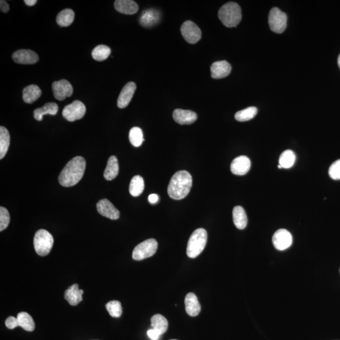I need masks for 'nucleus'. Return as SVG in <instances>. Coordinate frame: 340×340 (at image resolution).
<instances>
[{"label": "nucleus", "instance_id": "nucleus-1", "mask_svg": "<svg viewBox=\"0 0 340 340\" xmlns=\"http://www.w3.org/2000/svg\"><path fill=\"white\" fill-rule=\"evenodd\" d=\"M86 168V161L83 157L76 156L71 159L59 177V182L62 186L73 187L80 181Z\"/></svg>", "mask_w": 340, "mask_h": 340}, {"label": "nucleus", "instance_id": "nucleus-2", "mask_svg": "<svg viewBox=\"0 0 340 340\" xmlns=\"http://www.w3.org/2000/svg\"><path fill=\"white\" fill-rule=\"evenodd\" d=\"M192 185V177L189 172L182 170L176 173L170 180L168 187L169 197L182 200L189 195Z\"/></svg>", "mask_w": 340, "mask_h": 340}, {"label": "nucleus", "instance_id": "nucleus-3", "mask_svg": "<svg viewBox=\"0 0 340 340\" xmlns=\"http://www.w3.org/2000/svg\"><path fill=\"white\" fill-rule=\"evenodd\" d=\"M218 16L226 27H236L242 19L241 8L236 3H227L219 10Z\"/></svg>", "mask_w": 340, "mask_h": 340}, {"label": "nucleus", "instance_id": "nucleus-4", "mask_svg": "<svg viewBox=\"0 0 340 340\" xmlns=\"http://www.w3.org/2000/svg\"><path fill=\"white\" fill-rule=\"evenodd\" d=\"M207 241V231L202 228L196 229L192 234L188 242L187 248L188 257L191 259L198 257L205 248Z\"/></svg>", "mask_w": 340, "mask_h": 340}, {"label": "nucleus", "instance_id": "nucleus-5", "mask_svg": "<svg viewBox=\"0 0 340 340\" xmlns=\"http://www.w3.org/2000/svg\"><path fill=\"white\" fill-rule=\"evenodd\" d=\"M54 244L52 235L45 229H40L36 232L33 245L36 253L41 257H45L50 253Z\"/></svg>", "mask_w": 340, "mask_h": 340}, {"label": "nucleus", "instance_id": "nucleus-6", "mask_svg": "<svg viewBox=\"0 0 340 340\" xmlns=\"http://www.w3.org/2000/svg\"><path fill=\"white\" fill-rule=\"evenodd\" d=\"M158 248V242L154 239H149L139 244L134 249L133 259L137 261L153 256Z\"/></svg>", "mask_w": 340, "mask_h": 340}, {"label": "nucleus", "instance_id": "nucleus-7", "mask_svg": "<svg viewBox=\"0 0 340 340\" xmlns=\"http://www.w3.org/2000/svg\"><path fill=\"white\" fill-rule=\"evenodd\" d=\"M287 15L278 8H274L270 10L269 23L273 32L277 33H282L287 27Z\"/></svg>", "mask_w": 340, "mask_h": 340}, {"label": "nucleus", "instance_id": "nucleus-8", "mask_svg": "<svg viewBox=\"0 0 340 340\" xmlns=\"http://www.w3.org/2000/svg\"><path fill=\"white\" fill-rule=\"evenodd\" d=\"M86 113V107L79 100H75L71 104L67 105L63 110V116L69 122L80 120Z\"/></svg>", "mask_w": 340, "mask_h": 340}, {"label": "nucleus", "instance_id": "nucleus-9", "mask_svg": "<svg viewBox=\"0 0 340 340\" xmlns=\"http://www.w3.org/2000/svg\"><path fill=\"white\" fill-rule=\"evenodd\" d=\"M181 32L184 39L192 45L198 42L202 36L200 28L195 23L190 20L183 24L181 27Z\"/></svg>", "mask_w": 340, "mask_h": 340}, {"label": "nucleus", "instance_id": "nucleus-10", "mask_svg": "<svg viewBox=\"0 0 340 340\" xmlns=\"http://www.w3.org/2000/svg\"><path fill=\"white\" fill-rule=\"evenodd\" d=\"M273 244L275 248L279 251L285 250L292 245V236L289 231L284 229L277 230L273 236Z\"/></svg>", "mask_w": 340, "mask_h": 340}, {"label": "nucleus", "instance_id": "nucleus-11", "mask_svg": "<svg viewBox=\"0 0 340 340\" xmlns=\"http://www.w3.org/2000/svg\"><path fill=\"white\" fill-rule=\"evenodd\" d=\"M54 96L59 101H63L66 97H70L73 94V88L66 79L54 82L52 84Z\"/></svg>", "mask_w": 340, "mask_h": 340}, {"label": "nucleus", "instance_id": "nucleus-12", "mask_svg": "<svg viewBox=\"0 0 340 340\" xmlns=\"http://www.w3.org/2000/svg\"><path fill=\"white\" fill-rule=\"evenodd\" d=\"M12 58L15 63L20 64H34L39 60L37 54L29 50L15 51L13 54Z\"/></svg>", "mask_w": 340, "mask_h": 340}, {"label": "nucleus", "instance_id": "nucleus-13", "mask_svg": "<svg viewBox=\"0 0 340 340\" xmlns=\"http://www.w3.org/2000/svg\"><path fill=\"white\" fill-rule=\"evenodd\" d=\"M97 208L98 212L100 215L110 219V220H117L120 218L119 210L116 208L109 200H100L97 203Z\"/></svg>", "mask_w": 340, "mask_h": 340}, {"label": "nucleus", "instance_id": "nucleus-14", "mask_svg": "<svg viewBox=\"0 0 340 340\" xmlns=\"http://www.w3.org/2000/svg\"><path fill=\"white\" fill-rule=\"evenodd\" d=\"M136 90V84L134 82H129L123 88L117 100V106L120 109H124L132 100Z\"/></svg>", "mask_w": 340, "mask_h": 340}, {"label": "nucleus", "instance_id": "nucleus-15", "mask_svg": "<svg viewBox=\"0 0 340 340\" xmlns=\"http://www.w3.org/2000/svg\"><path fill=\"white\" fill-rule=\"evenodd\" d=\"M251 168V161L246 156H240L233 159L231 164V171L234 175H244Z\"/></svg>", "mask_w": 340, "mask_h": 340}, {"label": "nucleus", "instance_id": "nucleus-16", "mask_svg": "<svg viewBox=\"0 0 340 340\" xmlns=\"http://www.w3.org/2000/svg\"><path fill=\"white\" fill-rule=\"evenodd\" d=\"M173 117L180 125H189L196 121L197 115L191 110L177 109L174 110Z\"/></svg>", "mask_w": 340, "mask_h": 340}, {"label": "nucleus", "instance_id": "nucleus-17", "mask_svg": "<svg viewBox=\"0 0 340 340\" xmlns=\"http://www.w3.org/2000/svg\"><path fill=\"white\" fill-rule=\"evenodd\" d=\"M211 76L214 79L226 78L231 71V64L226 61L215 62L210 67Z\"/></svg>", "mask_w": 340, "mask_h": 340}, {"label": "nucleus", "instance_id": "nucleus-18", "mask_svg": "<svg viewBox=\"0 0 340 340\" xmlns=\"http://www.w3.org/2000/svg\"><path fill=\"white\" fill-rule=\"evenodd\" d=\"M160 20V13L156 9H148L143 12L140 22L142 26L147 28L153 27Z\"/></svg>", "mask_w": 340, "mask_h": 340}, {"label": "nucleus", "instance_id": "nucleus-19", "mask_svg": "<svg viewBox=\"0 0 340 340\" xmlns=\"http://www.w3.org/2000/svg\"><path fill=\"white\" fill-rule=\"evenodd\" d=\"M84 291L79 288L78 284H73L69 287L64 293V299L68 301L69 305L71 306L78 305L83 301V295Z\"/></svg>", "mask_w": 340, "mask_h": 340}, {"label": "nucleus", "instance_id": "nucleus-20", "mask_svg": "<svg viewBox=\"0 0 340 340\" xmlns=\"http://www.w3.org/2000/svg\"><path fill=\"white\" fill-rule=\"evenodd\" d=\"M114 7L117 12L125 15L135 14L139 10L138 4L132 0H117Z\"/></svg>", "mask_w": 340, "mask_h": 340}, {"label": "nucleus", "instance_id": "nucleus-21", "mask_svg": "<svg viewBox=\"0 0 340 340\" xmlns=\"http://www.w3.org/2000/svg\"><path fill=\"white\" fill-rule=\"evenodd\" d=\"M185 310L189 316L195 317L200 313L201 307L197 296L189 293L185 299Z\"/></svg>", "mask_w": 340, "mask_h": 340}, {"label": "nucleus", "instance_id": "nucleus-22", "mask_svg": "<svg viewBox=\"0 0 340 340\" xmlns=\"http://www.w3.org/2000/svg\"><path fill=\"white\" fill-rule=\"evenodd\" d=\"M41 95H42V91L40 88L35 84H30L23 90V100L26 104H33L39 99Z\"/></svg>", "mask_w": 340, "mask_h": 340}, {"label": "nucleus", "instance_id": "nucleus-23", "mask_svg": "<svg viewBox=\"0 0 340 340\" xmlns=\"http://www.w3.org/2000/svg\"><path fill=\"white\" fill-rule=\"evenodd\" d=\"M58 105L56 103H46L42 107L38 108L34 110L33 116L36 120L41 121L42 120L43 117L45 115H55L58 112Z\"/></svg>", "mask_w": 340, "mask_h": 340}, {"label": "nucleus", "instance_id": "nucleus-24", "mask_svg": "<svg viewBox=\"0 0 340 340\" xmlns=\"http://www.w3.org/2000/svg\"><path fill=\"white\" fill-rule=\"evenodd\" d=\"M233 218L234 225L239 229H244L248 224V218L244 208L241 206H236L233 208Z\"/></svg>", "mask_w": 340, "mask_h": 340}, {"label": "nucleus", "instance_id": "nucleus-25", "mask_svg": "<svg viewBox=\"0 0 340 340\" xmlns=\"http://www.w3.org/2000/svg\"><path fill=\"white\" fill-rule=\"evenodd\" d=\"M119 172V166L117 157L110 156L108 159L106 168H105L104 176L107 180H112L117 177Z\"/></svg>", "mask_w": 340, "mask_h": 340}, {"label": "nucleus", "instance_id": "nucleus-26", "mask_svg": "<svg viewBox=\"0 0 340 340\" xmlns=\"http://www.w3.org/2000/svg\"><path fill=\"white\" fill-rule=\"evenodd\" d=\"M74 20V12L73 10L66 9L62 10L57 15L56 22L59 26L66 27L72 24Z\"/></svg>", "mask_w": 340, "mask_h": 340}, {"label": "nucleus", "instance_id": "nucleus-27", "mask_svg": "<svg viewBox=\"0 0 340 340\" xmlns=\"http://www.w3.org/2000/svg\"><path fill=\"white\" fill-rule=\"evenodd\" d=\"M151 321L153 329L158 331L160 335L166 333L168 329V323L164 316L161 314H156L152 317Z\"/></svg>", "mask_w": 340, "mask_h": 340}, {"label": "nucleus", "instance_id": "nucleus-28", "mask_svg": "<svg viewBox=\"0 0 340 340\" xmlns=\"http://www.w3.org/2000/svg\"><path fill=\"white\" fill-rule=\"evenodd\" d=\"M10 143V136L9 131L5 127H0V159H2L6 155L9 150Z\"/></svg>", "mask_w": 340, "mask_h": 340}, {"label": "nucleus", "instance_id": "nucleus-29", "mask_svg": "<svg viewBox=\"0 0 340 340\" xmlns=\"http://www.w3.org/2000/svg\"><path fill=\"white\" fill-rule=\"evenodd\" d=\"M19 326L21 327L25 331H33L35 329V323L32 317L25 312H21L18 314L17 317Z\"/></svg>", "mask_w": 340, "mask_h": 340}, {"label": "nucleus", "instance_id": "nucleus-30", "mask_svg": "<svg viewBox=\"0 0 340 340\" xmlns=\"http://www.w3.org/2000/svg\"><path fill=\"white\" fill-rule=\"evenodd\" d=\"M144 189V182L143 177L137 175L131 180L130 192L133 197H138L143 193Z\"/></svg>", "mask_w": 340, "mask_h": 340}, {"label": "nucleus", "instance_id": "nucleus-31", "mask_svg": "<svg viewBox=\"0 0 340 340\" xmlns=\"http://www.w3.org/2000/svg\"><path fill=\"white\" fill-rule=\"evenodd\" d=\"M295 154L292 150H286L283 151L280 156L279 165L282 168H290L295 163Z\"/></svg>", "mask_w": 340, "mask_h": 340}, {"label": "nucleus", "instance_id": "nucleus-32", "mask_svg": "<svg viewBox=\"0 0 340 340\" xmlns=\"http://www.w3.org/2000/svg\"><path fill=\"white\" fill-rule=\"evenodd\" d=\"M111 53V50L105 45L97 46L92 51V58L97 61L106 60Z\"/></svg>", "mask_w": 340, "mask_h": 340}, {"label": "nucleus", "instance_id": "nucleus-33", "mask_svg": "<svg viewBox=\"0 0 340 340\" xmlns=\"http://www.w3.org/2000/svg\"><path fill=\"white\" fill-rule=\"evenodd\" d=\"M257 112L256 107H250L237 112L234 117L239 122H246L253 118L257 115Z\"/></svg>", "mask_w": 340, "mask_h": 340}, {"label": "nucleus", "instance_id": "nucleus-34", "mask_svg": "<svg viewBox=\"0 0 340 340\" xmlns=\"http://www.w3.org/2000/svg\"><path fill=\"white\" fill-rule=\"evenodd\" d=\"M129 138H130L131 143L134 146L140 147L144 141L143 131L140 128H133L130 131Z\"/></svg>", "mask_w": 340, "mask_h": 340}, {"label": "nucleus", "instance_id": "nucleus-35", "mask_svg": "<svg viewBox=\"0 0 340 340\" xmlns=\"http://www.w3.org/2000/svg\"><path fill=\"white\" fill-rule=\"evenodd\" d=\"M110 315L113 318H119L122 315V308L119 301H112L105 306Z\"/></svg>", "mask_w": 340, "mask_h": 340}, {"label": "nucleus", "instance_id": "nucleus-36", "mask_svg": "<svg viewBox=\"0 0 340 340\" xmlns=\"http://www.w3.org/2000/svg\"><path fill=\"white\" fill-rule=\"evenodd\" d=\"M10 216L6 208L0 207V231L5 230L9 225Z\"/></svg>", "mask_w": 340, "mask_h": 340}, {"label": "nucleus", "instance_id": "nucleus-37", "mask_svg": "<svg viewBox=\"0 0 340 340\" xmlns=\"http://www.w3.org/2000/svg\"><path fill=\"white\" fill-rule=\"evenodd\" d=\"M329 175L333 180H340V159L334 161L329 167Z\"/></svg>", "mask_w": 340, "mask_h": 340}, {"label": "nucleus", "instance_id": "nucleus-38", "mask_svg": "<svg viewBox=\"0 0 340 340\" xmlns=\"http://www.w3.org/2000/svg\"><path fill=\"white\" fill-rule=\"evenodd\" d=\"M5 325H6L8 328L10 329L17 328V327L19 326L17 318H15L14 316L9 317L6 319V321H5Z\"/></svg>", "mask_w": 340, "mask_h": 340}, {"label": "nucleus", "instance_id": "nucleus-39", "mask_svg": "<svg viewBox=\"0 0 340 340\" xmlns=\"http://www.w3.org/2000/svg\"><path fill=\"white\" fill-rule=\"evenodd\" d=\"M148 335L151 339L157 340L158 339L159 336H160V334L155 329H149L148 331Z\"/></svg>", "mask_w": 340, "mask_h": 340}, {"label": "nucleus", "instance_id": "nucleus-40", "mask_svg": "<svg viewBox=\"0 0 340 340\" xmlns=\"http://www.w3.org/2000/svg\"><path fill=\"white\" fill-rule=\"evenodd\" d=\"M0 7H1V11L4 13H7L10 10L9 5L4 0H1L0 2Z\"/></svg>", "mask_w": 340, "mask_h": 340}, {"label": "nucleus", "instance_id": "nucleus-41", "mask_svg": "<svg viewBox=\"0 0 340 340\" xmlns=\"http://www.w3.org/2000/svg\"><path fill=\"white\" fill-rule=\"evenodd\" d=\"M148 200L149 202L152 203V204H155V203L158 202V195L156 194H151L148 197Z\"/></svg>", "mask_w": 340, "mask_h": 340}, {"label": "nucleus", "instance_id": "nucleus-42", "mask_svg": "<svg viewBox=\"0 0 340 340\" xmlns=\"http://www.w3.org/2000/svg\"><path fill=\"white\" fill-rule=\"evenodd\" d=\"M37 0H25L24 3L28 6L32 7L37 4Z\"/></svg>", "mask_w": 340, "mask_h": 340}, {"label": "nucleus", "instance_id": "nucleus-43", "mask_svg": "<svg viewBox=\"0 0 340 340\" xmlns=\"http://www.w3.org/2000/svg\"><path fill=\"white\" fill-rule=\"evenodd\" d=\"M338 66L340 68V55L338 56Z\"/></svg>", "mask_w": 340, "mask_h": 340}, {"label": "nucleus", "instance_id": "nucleus-44", "mask_svg": "<svg viewBox=\"0 0 340 340\" xmlns=\"http://www.w3.org/2000/svg\"><path fill=\"white\" fill-rule=\"evenodd\" d=\"M172 340H175V339H172Z\"/></svg>", "mask_w": 340, "mask_h": 340}, {"label": "nucleus", "instance_id": "nucleus-45", "mask_svg": "<svg viewBox=\"0 0 340 340\" xmlns=\"http://www.w3.org/2000/svg\"><path fill=\"white\" fill-rule=\"evenodd\" d=\"M339 272H340V270H339Z\"/></svg>", "mask_w": 340, "mask_h": 340}]
</instances>
